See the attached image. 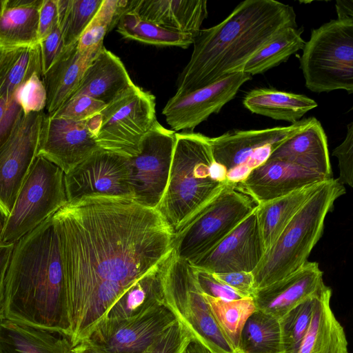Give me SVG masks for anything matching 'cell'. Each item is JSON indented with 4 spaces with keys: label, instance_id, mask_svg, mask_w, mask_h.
<instances>
[{
    "label": "cell",
    "instance_id": "6da1fadb",
    "mask_svg": "<svg viewBox=\"0 0 353 353\" xmlns=\"http://www.w3.org/2000/svg\"><path fill=\"white\" fill-rule=\"evenodd\" d=\"M63 266L72 347L87 339L120 295L162 263L174 233L154 208L95 196L53 216Z\"/></svg>",
    "mask_w": 353,
    "mask_h": 353
},
{
    "label": "cell",
    "instance_id": "7a4b0ae2",
    "mask_svg": "<svg viewBox=\"0 0 353 353\" xmlns=\"http://www.w3.org/2000/svg\"><path fill=\"white\" fill-rule=\"evenodd\" d=\"M3 316L70 339L66 284L52 216L14 245L6 276Z\"/></svg>",
    "mask_w": 353,
    "mask_h": 353
},
{
    "label": "cell",
    "instance_id": "3957f363",
    "mask_svg": "<svg viewBox=\"0 0 353 353\" xmlns=\"http://www.w3.org/2000/svg\"><path fill=\"white\" fill-rule=\"evenodd\" d=\"M293 7L274 0H245L221 22L201 29L190 61L179 75L176 94H184L242 71L263 46L289 27Z\"/></svg>",
    "mask_w": 353,
    "mask_h": 353
},
{
    "label": "cell",
    "instance_id": "277c9868",
    "mask_svg": "<svg viewBox=\"0 0 353 353\" xmlns=\"http://www.w3.org/2000/svg\"><path fill=\"white\" fill-rule=\"evenodd\" d=\"M209 137L176 132L168 184L157 210L174 234L185 227L228 181L216 173Z\"/></svg>",
    "mask_w": 353,
    "mask_h": 353
},
{
    "label": "cell",
    "instance_id": "5b68a950",
    "mask_svg": "<svg viewBox=\"0 0 353 353\" xmlns=\"http://www.w3.org/2000/svg\"><path fill=\"white\" fill-rule=\"evenodd\" d=\"M345 189L333 178L325 181L267 249L252 271L255 290L292 274L307 261L320 239L327 213Z\"/></svg>",
    "mask_w": 353,
    "mask_h": 353
},
{
    "label": "cell",
    "instance_id": "8992f818",
    "mask_svg": "<svg viewBox=\"0 0 353 353\" xmlns=\"http://www.w3.org/2000/svg\"><path fill=\"white\" fill-rule=\"evenodd\" d=\"M164 304L211 353H236L212 315L201 292L190 263L173 250L161 268Z\"/></svg>",
    "mask_w": 353,
    "mask_h": 353
},
{
    "label": "cell",
    "instance_id": "52a82bcc",
    "mask_svg": "<svg viewBox=\"0 0 353 353\" xmlns=\"http://www.w3.org/2000/svg\"><path fill=\"white\" fill-rule=\"evenodd\" d=\"M302 50L300 67L307 89L353 92V20L333 19L312 30Z\"/></svg>",
    "mask_w": 353,
    "mask_h": 353
},
{
    "label": "cell",
    "instance_id": "ba28073f",
    "mask_svg": "<svg viewBox=\"0 0 353 353\" xmlns=\"http://www.w3.org/2000/svg\"><path fill=\"white\" fill-rule=\"evenodd\" d=\"M257 205L236 183L228 182L185 227L174 234V253L181 259L194 261L214 247Z\"/></svg>",
    "mask_w": 353,
    "mask_h": 353
},
{
    "label": "cell",
    "instance_id": "9c48e42d",
    "mask_svg": "<svg viewBox=\"0 0 353 353\" xmlns=\"http://www.w3.org/2000/svg\"><path fill=\"white\" fill-rule=\"evenodd\" d=\"M67 203L64 172L37 157L6 220L2 243H16Z\"/></svg>",
    "mask_w": 353,
    "mask_h": 353
},
{
    "label": "cell",
    "instance_id": "30bf717a",
    "mask_svg": "<svg viewBox=\"0 0 353 353\" xmlns=\"http://www.w3.org/2000/svg\"><path fill=\"white\" fill-rule=\"evenodd\" d=\"M155 97L137 85L108 103L99 114L96 141L100 149L128 158L157 120Z\"/></svg>",
    "mask_w": 353,
    "mask_h": 353
},
{
    "label": "cell",
    "instance_id": "8fae6325",
    "mask_svg": "<svg viewBox=\"0 0 353 353\" xmlns=\"http://www.w3.org/2000/svg\"><path fill=\"white\" fill-rule=\"evenodd\" d=\"M314 119H301L287 126L233 130L209 137L214 161L224 170L228 182L238 183L265 161L274 148L306 128Z\"/></svg>",
    "mask_w": 353,
    "mask_h": 353
},
{
    "label": "cell",
    "instance_id": "7c38bea8",
    "mask_svg": "<svg viewBox=\"0 0 353 353\" xmlns=\"http://www.w3.org/2000/svg\"><path fill=\"white\" fill-rule=\"evenodd\" d=\"M176 141V132L157 120L142 139L139 154L130 158L133 200L156 209L165 192Z\"/></svg>",
    "mask_w": 353,
    "mask_h": 353
},
{
    "label": "cell",
    "instance_id": "4fadbf2b",
    "mask_svg": "<svg viewBox=\"0 0 353 353\" xmlns=\"http://www.w3.org/2000/svg\"><path fill=\"white\" fill-rule=\"evenodd\" d=\"M68 202L102 196L133 199L130 158L99 149L65 174Z\"/></svg>",
    "mask_w": 353,
    "mask_h": 353
},
{
    "label": "cell",
    "instance_id": "5bb4252c",
    "mask_svg": "<svg viewBox=\"0 0 353 353\" xmlns=\"http://www.w3.org/2000/svg\"><path fill=\"white\" fill-rule=\"evenodd\" d=\"M177 321L165 305L123 320H103L85 340L110 353H141Z\"/></svg>",
    "mask_w": 353,
    "mask_h": 353
},
{
    "label": "cell",
    "instance_id": "9a60e30c",
    "mask_svg": "<svg viewBox=\"0 0 353 353\" xmlns=\"http://www.w3.org/2000/svg\"><path fill=\"white\" fill-rule=\"evenodd\" d=\"M45 112L24 115L0 150V205L9 215L37 156Z\"/></svg>",
    "mask_w": 353,
    "mask_h": 353
},
{
    "label": "cell",
    "instance_id": "2e32d148",
    "mask_svg": "<svg viewBox=\"0 0 353 353\" xmlns=\"http://www.w3.org/2000/svg\"><path fill=\"white\" fill-rule=\"evenodd\" d=\"M252 77L242 71L184 94H174L162 110L174 132H192L211 114L217 113Z\"/></svg>",
    "mask_w": 353,
    "mask_h": 353
},
{
    "label": "cell",
    "instance_id": "e0dca14e",
    "mask_svg": "<svg viewBox=\"0 0 353 353\" xmlns=\"http://www.w3.org/2000/svg\"><path fill=\"white\" fill-rule=\"evenodd\" d=\"M264 252L255 209L214 247L189 263L214 274L252 272Z\"/></svg>",
    "mask_w": 353,
    "mask_h": 353
},
{
    "label": "cell",
    "instance_id": "ac0fdd59",
    "mask_svg": "<svg viewBox=\"0 0 353 353\" xmlns=\"http://www.w3.org/2000/svg\"><path fill=\"white\" fill-rule=\"evenodd\" d=\"M99 149L90 121H77L45 114L37 156L67 174Z\"/></svg>",
    "mask_w": 353,
    "mask_h": 353
},
{
    "label": "cell",
    "instance_id": "d6986e66",
    "mask_svg": "<svg viewBox=\"0 0 353 353\" xmlns=\"http://www.w3.org/2000/svg\"><path fill=\"white\" fill-rule=\"evenodd\" d=\"M328 179L294 164L268 159L236 184L259 205Z\"/></svg>",
    "mask_w": 353,
    "mask_h": 353
},
{
    "label": "cell",
    "instance_id": "ffe728a7",
    "mask_svg": "<svg viewBox=\"0 0 353 353\" xmlns=\"http://www.w3.org/2000/svg\"><path fill=\"white\" fill-rule=\"evenodd\" d=\"M323 272L316 262L307 261L288 276L262 288L252 296L256 310L279 319L314 296L322 284Z\"/></svg>",
    "mask_w": 353,
    "mask_h": 353
},
{
    "label": "cell",
    "instance_id": "44dd1931",
    "mask_svg": "<svg viewBox=\"0 0 353 353\" xmlns=\"http://www.w3.org/2000/svg\"><path fill=\"white\" fill-rule=\"evenodd\" d=\"M128 10L167 29L195 37L208 17L205 0H130Z\"/></svg>",
    "mask_w": 353,
    "mask_h": 353
},
{
    "label": "cell",
    "instance_id": "7402d4cb",
    "mask_svg": "<svg viewBox=\"0 0 353 353\" xmlns=\"http://www.w3.org/2000/svg\"><path fill=\"white\" fill-rule=\"evenodd\" d=\"M268 159L283 161L332 178L327 137L316 118L274 148Z\"/></svg>",
    "mask_w": 353,
    "mask_h": 353
},
{
    "label": "cell",
    "instance_id": "603a6c76",
    "mask_svg": "<svg viewBox=\"0 0 353 353\" xmlns=\"http://www.w3.org/2000/svg\"><path fill=\"white\" fill-rule=\"evenodd\" d=\"M134 85L120 58L103 46L72 96L87 95L108 104Z\"/></svg>",
    "mask_w": 353,
    "mask_h": 353
},
{
    "label": "cell",
    "instance_id": "cb8c5ba5",
    "mask_svg": "<svg viewBox=\"0 0 353 353\" xmlns=\"http://www.w3.org/2000/svg\"><path fill=\"white\" fill-rule=\"evenodd\" d=\"M332 289L323 283L314 301L310 327L297 353H349L343 327L330 305Z\"/></svg>",
    "mask_w": 353,
    "mask_h": 353
},
{
    "label": "cell",
    "instance_id": "d4e9b609",
    "mask_svg": "<svg viewBox=\"0 0 353 353\" xmlns=\"http://www.w3.org/2000/svg\"><path fill=\"white\" fill-rule=\"evenodd\" d=\"M77 44L63 48L57 60L42 76L47 92L46 108L48 115L56 112L73 94L87 67L97 54L81 53Z\"/></svg>",
    "mask_w": 353,
    "mask_h": 353
},
{
    "label": "cell",
    "instance_id": "484cf974",
    "mask_svg": "<svg viewBox=\"0 0 353 353\" xmlns=\"http://www.w3.org/2000/svg\"><path fill=\"white\" fill-rule=\"evenodd\" d=\"M0 353H72L70 339L0 317Z\"/></svg>",
    "mask_w": 353,
    "mask_h": 353
},
{
    "label": "cell",
    "instance_id": "4316f807",
    "mask_svg": "<svg viewBox=\"0 0 353 353\" xmlns=\"http://www.w3.org/2000/svg\"><path fill=\"white\" fill-rule=\"evenodd\" d=\"M243 103L252 113L292 123L317 106L314 100L305 95L267 88L249 91Z\"/></svg>",
    "mask_w": 353,
    "mask_h": 353
},
{
    "label": "cell",
    "instance_id": "83f0119b",
    "mask_svg": "<svg viewBox=\"0 0 353 353\" xmlns=\"http://www.w3.org/2000/svg\"><path fill=\"white\" fill-rule=\"evenodd\" d=\"M42 77L39 43L26 46L0 44V99H10L32 74Z\"/></svg>",
    "mask_w": 353,
    "mask_h": 353
},
{
    "label": "cell",
    "instance_id": "f1b7e54d",
    "mask_svg": "<svg viewBox=\"0 0 353 353\" xmlns=\"http://www.w3.org/2000/svg\"><path fill=\"white\" fill-rule=\"evenodd\" d=\"M163 262L130 285L113 303L103 320L130 319L163 305L161 285Z\"/></svg>",
    "mask_w": 353,
    "mask_h": 353
},
{
    "label": "cell",
    "instance_id": "f546056e",
    "mask_svg": "<svg viewBox=\"0 0 353 353\" xmlns=\"http://www.w3.org/2000/svg\"><path fill=\"white\" fill-rule=\"evenodd\" d=\"M322 183L306 186L285 196L257 205L256 213L265 251L272 245Z\"/></svg>",
    "mask_w": 353,
    "mask_h": 353
},
{
    "label": "cell",
    "instance_id": "4dcf8cb0",
    "mask_svg": "<svg viewBox=\"0 0 353 353\" xmlns=\"http://www.w3.org/2000/svg\"><path fill=\"white\" fill-rule=\"evenodd\" d=\"M43 0H7L0 17V44L26 46L39 43V11Z\"/></svg>",
    "mask_w": 353,
    "mask_h": 353
},
{
    "label": "cell",
    "instance_id": "1f68e13d",
    "mask_svg": "<svg viewBox=\"0 0 353 353\" xmlns=\"http://www.w3.org/2000/svg\"><path fill=\"white\" fill-rule=\"evenodd\" d=\"M117 31L124 38L156 46L188 48L193 44L194 37L163 28L127 10L120 17Z\"/></svg>",
    "mask_w": 353,
    "mask_h": 353
},
{
    "label": "cell",
    "instance_id": "d6a6232c",
    "mask_svg": "<svg viewBox=\"0 0 353 353\" xmlns=\"http://www.w3.org/2000/svg\"><path fill=\"white\" fill-rule=\"evenodd\" d=\"M279 319L259 310L247 319L241 333L239 353H283Z\"/></svg>",
    "mask_w": 353,
    "mask_h": 353
},
{
    "label": "cell",
    "instance_id": "836d02e7",
    "mask_svg": "<svg viewBox=\"0 0 353 353\" xmlns=\"http://www.w3.org/2000/svg\"><path fill=\"white\" fill-rule=\"evenodd\" d=\"M303 28L289 27L283 30L257 51L245 64L242 72L252 75L262 74L302 50L305 41L302 38Z\"/></svg>",
    "mask_w": 353,
    "mask_h": 353
},
{
    "label": "cell",
    "instance_id": "e575fe53",
    "mask_svg": "<svg viewBox=\"0 0 353 353\" xmlns=\"http://www.w3.org/2000/svg\"><path fill=\"white\" fill-rule=\"evenodd\" d=\"M203 296L226 338L239 353L242 329L249 316L256 310L252 298L224 300Z\"/></svg>",
    "mask_w": 353,
    "mask_h": 353
},
{
    "label": "cell",
    "instance_id": "d590c367",
    "mask_svg": "<svg viewBox=\"0 0 353 353\" xmlns=\"http://www.w3.org/2000/svg\"><path fill=\"white\" fill-rule=\"evenodd\" d=\"M128 10V0H103L77 41V49L83 54H97L103 47L106 34L117 26L121 15Z\"/></svg>",
    "mask_w": 353,
    "mask_h": 353
},
{
    "label": "cell",
    "instance_id": "8d00e7d4",
    "mask_svg": "<svg viewBox=\"0 0 353 353\" xmlns=\"http://www.w3.org/2000/svg\"><path fill=\"white\" fill-rule=\"evenodd\" d=\"M103 0H57L59 25L63 47L77 43Z\"/></svg>",
    "mask_w": 353,
    "mask_h": 353
},
{
    "label": "cell",
    "instance_id": "74e56055",
    "mask_svg": "<svg viewBox=\"0 0 353 353\" xmlns=\"http://www.w3.org/2000/svg\"><path fill=\"white\" fill-rule=\"evenodd\" d=\"M316 294L298 305L279 319L283 353L298 352L310 327Z\"/></svg>",
    "mask_w": 353,
    "mask_h": 353
},
{
    "label": "cell",
    "instance_id": "f35d334b",
    "mask_svg": "<svg viewBox=\"0 0 353 353\" xmlns=\"http://www.w3.org/2000/svg\"><path fill=\"white\" fill-rule=\"evenodd\" d=\"M106 105L104 102L87 95H73L49 116L77 121H88L99 115Z\"/></svg>",
    "mask_w": 353,
    "mask_h": 353
},
{
    "label": "cell",
    "instance_id": "ab89813d",
    "mask_svg": "<svg viewBox=\"0 0 353 353\" xmlns=\"http://www.w3.org/2000/svg\"><path fill=\"white\" fill-rule=\"evenodd\" d=\"M192 341L188 329L176 321L141 353H186Z\"/></svg>",
    "mask_w": 353,
    "mask_h": 353
},
{
    "label": "cell",
    "instance_id": "60d3db41",
    "mask_svg": "<svg viewBox=\"0 0 353 353\" xmlns=\"http://www.w3.org/2000/svg\"><path fill=\"white\" fill-rule=\"evenodd\" d=\"M41 77L32 74L14 93L24 115L43 111L46 107L47 92Z\"/></svg>",
    "mask_w": 353,
    "mask_h": 353
},
{
    "label": "cell",
    "instance_id": "b9f144b4",
    "mask_svg": "<svg viewBox=\"0 0 353 353\" xmlns=\"http://www.w3.org/2000/svg\"><path fill=\"white\" fill-rule=\"evenodd\" d=\"M192 267L196 284L203 295L224 300L244 298L218 279L214 273L192 265Z\"/></svg>",
    "mask_w": 353,
    "mask_h": 353
},
{
    "label": "cell",
    "instance_id": "7bdbcfd3",
    "mask_svg": "<svg viewBox=\"0 0 353 353\" xmlns=\"http://www.w3.org/2000/svg\"><path fill=\"white\" fill-rule=\"evenodd\" d=\"M339 160V176L338 182L341 185L353 186V122L347 125L344 141L332 152Z\"/></svg>",
    "mask_w": 353,
    "mask_h": 353
},
{
    "label": "cell",
    "instance_id": "ee69618b",
    "mask_svg": "<svg viewBox=\"0 0 353 353\" xmlns=\"http://www.w3.org/2000/svg\"><path fill=\"white\" fill-rule=\"evenodd\" d=\"M23 116L14 94L10 99H0V150L8 141Z\"/></svg>",
    "mask_w": 353,
    "mask_h": 353
},
{
    "label": "cell",
    "instance_id": "f6af8a7d",
    "mask_svg": "<svg viewBox=\"0 0 353 353\" xmlns=\"http://www.w3.org/2000/svg\"><path fill=\"white\" fill-rule=\"evenodd\" d=\"M42 63V76L46 73L63 50L61 28L58 24L45 38L39 41Z\"/></svg>",
    "mask_w": 353,
    "mask_h": 353
},
{
    "label": "cell",
    "instance_id": "bcb514c9",
    "mask_svg": "<svg viewBox=\"0 0 353 353\" xmlns=\"http://www.w3.org/2000/svg\"><path fill=\"white\" fill-rule=\"evenodd\" d=\"M214 275L244 298H252L256 290L252 272L242 271L214 274Z\"/></svg>",
    "mask_w": 353,
    "mask_h": 353
},
{
    "label": "cell",
    "instance_id": "7dc6e473",
    "mask_svg": "<svg viewBox=\"0 0 353 353\" xmlns=\"http://www.w3.org/2000/svg\"><path fill=\"white\" fill-rule=\"evenodd\" d=\"M59 24L57 0H43L39 11V41Z\"/></svg>",
    "mask_w": 353,
    "mask_h": 353
},
{
    "label": "cell",
    "instance_id": "c3c4849f",
    "mask_svg": "<svg viewBox=\"0 0 353 353\" xmlns=\"http://www.w3.org/2000/svg\"><path fill=\"white\" fill-rule=\"evenodd\" d=\"M14 245V243H0V317L3 314L6 276Z\"/></svg>",
    "mask_w": 353,
    "mask_h": 353
},
{
    "label": "cell",
    "instance_id": "681fc988",
    "mask_svg": "<svg viewBox=\"0 0 353 353\" xmlns=\"http://www.w3.org/2000/svg\"><path fill=\"white\" fill-rule=\"evenodd\" d=\"M336 10L337 19H352L353 20V1H336Z\"/></svg>",
    "mask_w": 353,
    "mask_h": 353
},
{
    "label": "cell",
    "instance_id": "f907efd6",
    "mask_svg": "<svg viewBox=\"0 0 353 353\" xmlns=\"http://www.w3.org/2000/svg\"><path fill=\"white\" fill-rule=\"evenodd\" d=\"M72 353H110L102 347H100L87 340L80 342L72 347Z\"/></svg>",
    "mask_w": 353,
    "mask_h": 353
},
{
    "label": "cell",
    "instance_id": "816d5d0a",
    "mask_svg": "<svg viewBox=\"0 0 353 353\" xmlns=\"http://www.w3.org/2000/svg\"><path fill=\"white\" fill-rule=\"evenodd\" d=\"M186 353H211L199 343L192 341L188 347Z\"/></svg>",
    "mask_w": 353,
    "mask_h": 353
},
{
    "label": "cell",
    "instance_id": "f5cc1de1",
    "mask_svg": "<svg viewBox=\"0 0 353 353\" xmlns=\"http://www.w3.org/2000/svg\"><path fill=\"white\" fill-rule=\"evenodd\" d=\"M8 216V214L6 212L4 209L0 205V243H2L3 230Z\"/></svg>",
    "mask_w": 353,
    "mask_h": 353
},
{
    "label": "cell",
    "instance_id": "db71d44e",
    "mask_svg": "<svg viewBox=\"0 0 353 353\" xmlns=\"http://www.w3.org/2000/svg\"><path fill=\"white\" fill-rule=\"evenodd\" d=\"M7 0H0V17L6 8Z\"/></svg>",
    "mask_w": 353,
    "mask_h": 353
},
{
    "label": "cell",
    "instance_id": "11a10c76",
    "mask_svg": "<svg viewBox=\"0 0 353 353\" xmlns=\"http://www.w3.org/2000/svg\"></svg>",
    "mask_w": 353,
    "mask_h": 353
}]
</instances>
